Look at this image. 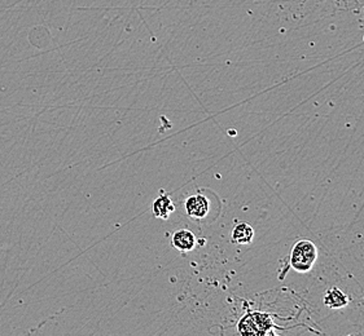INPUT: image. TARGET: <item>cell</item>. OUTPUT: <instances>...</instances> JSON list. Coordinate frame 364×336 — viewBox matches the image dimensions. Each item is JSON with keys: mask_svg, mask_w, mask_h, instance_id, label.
Returning <instances> with one entry per match:
<instances>
[{"mask_svg": "<svg viewBox=\"0 0 364 336\" xmlns=\"http://www.w3.org/2000/svg\"><path fill=\"white\" fill-rule=\"evenodd\" d=\"M276 325L273 323V317L268 313L249 310L244 314L237 323V333L240 335L264 336L268 334H275L273 328Z\"/></svg>", "mask_w": 364, "mask_h": 336, "instance_id": "obj_1", "label": "cell"}, {"mask_svg": "<svg viewBox=\"0 0 364 336\" xmlns=\"http://www.w3.org/2000/svg\"><path fill=\"white\" fill-rule=\"evenodd\" d=\"M318 259V248L312 241L301 239L293 246L289 265L297 273H308L314 268Z\"/></svg>", "mask_w": 364, "mask_h": 336, "instance_id": "obj_2", "label": "cell"}, {"mask_svg": "<svg viewBox=\"0 0 364 336\" xmlns=\"http://www.w3.org/2000/svg\"><path fill=\"white\" fill-rule=\"evenodd\" d=\"M184 207L190 218L201 220V218H206V215L209 214L210 203L204 194L197 193L185 200Z\"/></svg>", "mask_w": 364, "mask_h": 336, "instance_id": "obj_3", "label": "cell"}, {"mask_svg": "<svg viewBox=\"0 0 364 336\" xmlns=\"http://www.w3.org/2000/svg\"><path fill=\"white\" fill-rule=\"evenodd\" d=\"M197 243V239L191 230L188 229H179L176 230L172 238V245L181 253H190Z\"/></svg>", "mask_w": 364, "mask_h": 336, "instance_id": "obj_4", "label": "cell"}, {"mask_svg": "<svg viewBox=\"0 0 364 336\" xmlns=\"http://www.w3.org/2000/svg\"><path fill=\"white\" fill-rule=\"evenodd\" d=\"M174 211H175V206H174L173 200L167 194H165L164 191H161L160 197L152 203L153 216L157 218L167 220Z\"/></svg>", "mask_w": 364, "mask_h": 336, "instance_id": "obj_5", "label": "cell"}, {"mask_svg": "<svg viewBox=\"0 0 364 336\" xmlns=\"http://www.w3.org/2000/svg\"><path fill=\"white\" fill-rule=\"evenodd\" d=\"M255 238V229L245 221H240L232 229L231 242L235 245H250Z\"/></svg>", "mask_w": 364, "mask_h": 336, "instance_id": "obj_6", "label": "cell"}, {"mask_svg": "<svg viewBox=\"0 0 364 336\" xmlns=\"http://www.w3.org/2000/svg\"><path fill=\"white\" fill-rule=\"evenodd\" d=\"M323 301H324V305L328 308L342 309L349 305L350 298L346 295L344 291H341L337 287H332L326 292Z\"/></svg>", "mask_w": 364, "mask_h": 336, "instance_id": "obj_7", "label": "cell"}]
</instances>
